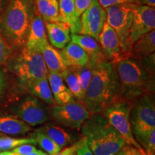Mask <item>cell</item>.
Here are the masks:
<instances>
[{"label": "cell", "mask_w": 155, "mask_h": 155, "mask_svg": "<svg viewBox=\"0 0 155 155\" xmlns=\"http://www.w3.org/2000/svg\"><path fill=\"white\" fill-rule=\"evenodd\" d=\"M134 138L147 155H155V129L136 134Z\"/></svg>", "instance_id": "4316f807"}, {"label": "cell", "mask_w": 155, "mask_h": 155, "mask_svg": "<svg viewBox=\"0 0 155 155\" xmlns=\"http://www.w3.org/2000/svg\"><path fill=\"white\" fill-rule=\"evenodd\" d=\"M98 41L106 59L112 63L115 64L122 60L129 58L124 51L117 34L106 22L98 36Z\"/></svg>", "instance_id": "7c38bea8"}, {"label": "cell", "mask_w": 155, "mask_h": 155, "mask_svg": "<svg viewBox=\"0 0 155 155\" xmlns=\"http://www.w3.org/2000/svg\"><path fill=\"white\" fill-rule=\"evenodd\" d=\"M43 152L41 150H35L34 151V152H30L28 153V154H25V155H43Z\"/></svg>", "instance_id": "f35d334b"}, {"label": "cell", "mask_w": 155, "mask_h": 155, "mask_svg": "<svg viewBox=\"0 0 155 155\" xmlns=\"http://www.w3.org/2000/svg\"><path fill=\"white\" fill-rule=\"evenodd\" d=\"M71 155H76V154H75V152H74V153H73V154Z\"/></svg>", "instance_id": "7bdbcfd3"}, {"label": "cell", "mask_w": 155, "mask_h": 155, "mask_svg": "<svg viewBox=\"0 0 155 155\" xmlns=\"http://www.w3.org/2000/svg\"><path fill=\"white\" fill-rule=\"evenodd\" d=\"M30 130V126L20 119L0 114V133L18 135L25 134Z\"/></svg>", "instance_id": "7402d4cb"}, {"label": "cell", "mask_w": 155, "mask_h": 155, "mask_svg": "<svg viewBox=\"0 0 155 155\" xmlns=\"http://www.w3.org/2000/svg\"><path fill=\"white\" fill-rule=\"evenodd\" d=\"M155 50V30H153L148 33L140 37L132 45L131 57L137 60L144 59L151 54L154 53Z\"/></svg>", "instance_id": "44dd1931"}, {"label": "cell", "mask_w": 155, "mask_h": 155, "mask_svg": "<svg viewBox=\"0 0 155 155\" xmlns=\"http://www.w3.org/2000/svg\"><path fill=\"white\" fill-rule=\"evenodd\" d=\"M155 28L154 7L137 5L134 11L133 19L129 32V42L132 45L144 35Z\"/></svg>", "instance_id": "8fae6325"}, {"label": "cell", "mask_w": 155, "mask_h": 155, "mask_svg": "<svg viewBox=\"0 0 155 155\" xmlns=\"http://www.w3.org/2000/svg\"><path fill=\"white\" fill-rule=\"evenodd\" d=\"M7 0H0V12L2 10L4 6H5Z\"/></svg>", "instance_id": "60d3db41"}, {"label": "cell", "mask_w": 155, "mask_h": 155, "mask_svg": "<svg viewBox=\"0 0 155 155\" xmlns=\"http://www.w3.org/2000/svg\"><path fill=\"white\" fill-rule=\"evenodd\" d=\"M92 0H74L75 10L78 17H80L83 12L89 7Z\"/></svg>", "instance_id": "836d02e7"}, {"label": "cell", "mask_w": 155, "mask_h": 155, "mask_svg": "<svg viewBox=\"0 0 155 155\" xmlns=\"http://www.w3.org/2000/svg\"><path fill=\"white\" fill-rule=\"evenodd\" d=\"M41 54L48 72L62 75L68 68L61 52L49 43L42 50Z\"/></svg>", "instance_id": "d6986e66"}, {"label": "cell", "mask_w": 155, "mask_h": 155, "mask_svg": "<svg viewBox=\"0 0 155 155\" xmlns=\"http://www.w3.org/2000/svg\"><path fill=\"white\" fill-rule=\"evenodd\" d=\"M28 87L32 94L38 97L46 104H52V105L55 104V101L52 94L47 77L34 81L28 85Z\"/></svg>", "instance_id": "cb8c5ba5"}, {"label": "cell", "mask_w": 155, "mask_h": 155, "mask_svg": "<svg viewBox=\"0 0 155 155\" xmlns=\"http://www.w3.org/2000/svg\"><path fill=\"white\" fill-rule=\"evenodd\" d=\"M59 13L63 22L68 25L72 34L80 32V17H78L75 10L74 0H58Z\"/></svg>", "instance_id": "ffe728a7"}, {"label": "cell", "mask_w": 155, "mask_h": 155, "mask_svg": "<svg viewBox=\"0 0 155 155\" xmlns=\"http://www.w3.org/2000/svg\"><path fill=\"white\" fill-rule=\"evenodd\" d=\"M47 78L54 99L58 105L67 104L73 99V95L61 74L48 72Z\"/></svg>", "instance_id": "e0dca14e"}, {"label": "cell", "mask_w": 155, "mask_h": 155, "mask_svg": "<svg viewBox=\"0 0 155 155\" xmlns=\"http://www.w3.org/2000/svg\"><path fill=\"white\" fill-rule=\"evenodd\" d=\"M98 1L104 9H106L108 7H112V6L123 5V4H137V0H98Z\"/></svg>", "instance_id": "1f68e13d"}, {"label": "cell", "mask_w": 155, "mask_h": 155, "mask_svg": "<svg viewBox=\"0 0 155 155\" xmlns=\"http://www.w3.org/2000/svg\"><path fill=\"white\" fill-rule=\"evenodd\" d=\"M134 101L128 100L117 95L102 112L112 127L120 134L127 144L137 149L143 155H147L133 134L130 123V111Z\"/></svg>", "instance_id": "5b68a950"}, {"label": "cell", "mask_w": 155, "mask_h": 155, "mask_svg": "<svg viewBox=\"0 0 155 155\" xmlns=\"http://www.w3.org/2000/svg\"><path fill=\"white\" fill-rule=\"evenodd\" d=\"M35 150H37L36 147L32 145V144H24L17 147H15V148L13 149L12 152L17 153L19 155H25L30 152H34Z\"/></svg>", "instance_id": "e575fe53"}, {"label": "cell", "mask_w": 155, "mask_h": 155, "mask_svg": "<svg viewBox=\"0 0 155 155\" xmlns=\"http://www.w3.org/2000/svg\"><path fill=\"white\" fill-rule=\"evenodd\" d=\"M106 22V12L98 0L91 3L80 17L81 29L78 34L85 35L98 40L103 27Z\"/></svg>", "instance_id": "30bf717a"}, {"label": "cell", "mask_w": 155, "mask_h": 155, "mask_svg": "<svg viewBox=\"0 0 155 155\" xmlns=\"http://www.w3.org/2000/svg\"><path fill=\"white\" fill-rule=\"evenodd\" d=\"M46 33L52 46L63 49L71 42V30L64 22H46Z\"/></svg>", "instance_id": "9a60e30c"}, {"label": "cell", "mask_w": 155, "mask_h": 155, "mask_svg": "<svg viewBox=\"0 0 155 155\" xmlns=\"http://www.w3.org/2000/svg\"><path fill=\"white\" fill-rule=\"evenodd\" d=\"M134 136L155 129L154 101L151 94L143 95L134 101L130 111Z\"/></svg>", "instance_id": "ba28073f"}, {"label": "cell", "mask_w": 155, "mask_h": 155, "mask_svg": "<svg viewBox=\"0 0 155 155\" xmlns=\"http://www.w3.org/2000/svg\"><path fill=\"white\" fill-rule=\"evenodd\" d=\"M34 11L31 0H9L0 19V34L10 45H25Z\"/></svg>", "instance_id": "3957f363"}, {"label": "cell", "mask_w": 155, "mask_h": 155, "mask_svg": "<svg viewBox=\"0 0 155 155\" xmlns=\"http://www.w3.org/2000/svg\"><path fill=\"white\" fill-rule=\"evenodd\" d=\"M6 88V80L5 75L2 71L0 70V96L5 92Z\"/></svg>", "instance_id": "74e56055"}, {"label": "cell", "mask_w": 155, "mask_h": 155, "mask_svg": "<svg viewBox=\"0 0 155 155\" xmlns=\"http://www.w3.org/2000/svg\"><path fill=\"white\" fill-rule=\"evenodd\" d=\"M83 141V138H82L81 140H79L77 142H75V144H73V145H71V147H66L63 150L59 151L58 153H56L54 155H71L73 153H74L76 152V150L78 149V147L81 146V144H82Z\"/></svg>", "instance_id": "d590c367"}, {"label": "cell", "mask_w": 155, "mask_h": 155, "mask_svg": "<svg viewBox=\"0 0 155 155\" xmlns=\"http://www.w3.org/2000/svg\"><path fill=\"white\" fill-rule=\"evenodd\" d=\"M38 13L45 22H63L59 13L58 0H35Z\"/></svg>", "instance_id": "603a6c76"}, {"label": "cell", "mask_w": 155, "mask_h": 155, "mask_svg": "<svg viewBox=\"0 0 155 155\" xmlns=\"http://www.w3.org/2000/svg\"><path fill=\"white\" fill-rule=\"evenodd\" d=\"M15 112L19 119L32 127L42 124L48 119L47 111L41 103L32 97L21 103Z\"/></svg>", "instance_id": "4fadbf2b"}, {"label": "cell", "mask_w": 155, "mask_h": 155, "mask_svg": "<svg viewBox=\"0 0 155 155\" xmlns=\"http://www.w3.org/2000/svg\"><path fill=\"white\" fill-rule=\"evenodd\" d=\"M0 155H19L14 152H8V151H5V152H0Z\"/></svg>", "instance_id": "ab89813d"}, {"label": "cell", "mask_w": 155, "mask_h": 155, "mask_svg": "<svg viewBox=\"0 0 155 155\" xmlns=\"http://www.w3.org/2000/svg\"><path fill=\"white\" fill-rule=\"evenodd\" d=\"M33 138L35 139L36 142L39 144V146L50 155H54L61 150V147L58 146L47 135L39 130H37L34 133Z\"/></svg>", "instance_id": "83f0119b"}, {"label": "cell", "mask_w": 155, "mask_h": 155, "mask_svg": "<svg viewBox=\"0 0 155 155\" xmlns=\"http://www.w3.org/2000/svg\"><path fill=\"white\" fill-rule=\"evenodd\" d=\"M137 5L134 3H127L112 6L105 9L106 22L117 34L122 48L129 58L131 57V50L129 32L132 23L134 11Z\"/></svg>", "instance_id": "52a82bcc"}, {"label": "cell", "mask_w": 155, "mask_h": 155, "mask_svg": "<svg viewBox=\"0 0 155 155\" xmlns=\"http://www.w3.org/2000/svg\"><path fill=\"white\" fill-rule=\"evenodd\" d=\"M61 52L67 67H82L90 63L86 52L71 41Z\"/></svg>", "instance_id": "ac0fdd59"}, {"label": "cell", "mask_w": 155, "mask_h": 155, "mask_svg": "<svg viewBox=\"0 0 155 155\" xmlns=\"http://www.w3.org/2000/svg\"><path fill=\"white\" fill-rule=\"evenodd\" d=\"M43 155H50V154H48V153L44 152V153H43Z\"/></svg>", "instance_id": "b9f144b4"}, {"label": "cell", "mask_w": 155, "mask_h": 155, "mask_svg": "<svg viewBox=\"0 0 155 155\" xmlns=\"http://www.w3.org/2000/svg\"><path fill=\"white\" fill-rule=\"evenodd\" d=\"M24 144H37L33 137L31 138H12L9 137H0V150L14 149Z\"/></svg>", "instance_id": "f1b7e54d"}, {"label": "cell", "mask_w": 155, "mask_h": 155, "mask_svg": "<svg viewBox=\"0 0 155 155\" xmlns=\"http://www.w3.org/2000/svg\"><path fill=\"white\" fill-rule=\"evenodd\" d=\"M81 127L83 137L94 155H114L127 144L101 113L91 115Z\"/></svg>", "instance_id": "7a4b0ae2"}, {"label": "cell", "mask_w": 155, "mask_h": 155, "mask_svg": "<svg viewBox=\"0 0 155 155\" xmlns=\"http://www.w3.org/2000/svg\"><path fill=\"white\" fill-rule=\"evenodd\" d=\"M61 75L73 96H75L80 101H84L85 94H83L79 83L76 67H68Z\"/></svg>", "instance_id": "484cf974"}, {"label": "cell", "mask_w": 155, "mask_h": 155, "mask_svg": "<svg viewBox=\"0 0 155 155\" xmlns=\"http://www.w3.org/2000/svg\"><path fill=\"white\" fill-rule=\"evenodd\" d=\"M76 155H94L91 150L89 148L88 143L85 137H83V141L81 146L78 147V149L75 152Z\"/></svg>", "instance_id": "8d00e7d4"}, {"label": "cell", "mask_w": 155, "mask_h": 155, "mask_svg": "<svg viewBox=\"0 0 155 155\" xmlns=\"http://www.w3.org/2000/svg\"><path fill=\"white\" fill-rule=\"evenodd\" d=\"M119 88L114 64L106 59L98 61L93 68L84 99L90 115L102 113L119 94Z\"/></svg>", "instance_id": "6da1fadb"}, {"label": "cell", "mask_w": 155, "mask_h": 155, "mask_svg": "<svg viewBox=\"0 0 155 155\" xmlns=\"http://www.w3.org/2000/svg\"><path fill=\"white\" fill-rule=\"evenodd\" d=\"M50 113L58 124L72 129L81 128L91 116L85 104L73 98L63 105H53Z\"/></svg>", "instance_id": "9c48e42d"}, {"label": "cell", "mask_w": 155, "mask_h": 155, "mask_svg": "<svg viewBox=\"0 0 155 155\" xmlns=\"http://www.w3.org/2000/svg\"><path fill=\"white\" fill-rule=\"evenodd\" d=\"M48 43L43 19L38 12V13L34 12L29 28L25 48L31 51L41 53L42 50Z\"/></svg>", "instance_id": "5bb4252c"}, {"label": "cell", "mask_w": 155, "mask_h": 155, "mask_svg": "<svg viewBox=\"0 0 155 155\" xmlns=\"http://www.w3.org/2000/svg\"><path fill=\"white\" fill-rule=\"evenodd\" d=\"M12 55V48L4 37L0 34V65L9 61Z\"/></svg>", "instance_id": "4dcf8cb0"}, {"label": "cell", "mask_w": 155, "mask_h": 155, "mask_svg": "<svg viewBox=\"0 0 155 155\" xmlns=\"http://www.w3.org/2000/svg\"><path fill=\"white\" fill-rule=\"evenodd\" d=\"M55 142L61 148L66 147L72 142L71 136L60 127L53 124H47L38 129Z\"/></svg>", "instance_id": "d4e9b609"}, {"label": "cell", "mask_w": 155, "mask_h": 155, "mask_svg": "<svg viewBox=\"0 0 155 155\" xmlns=\"http://www.w3.org/2000/svg\"><path fill=\"white\" fill-rule=\"evenodd\" d=\"M114 155H143L135 147L126 144Z\"/></svg>", "instance_id": "d6a6232c"}, {"label": "cell", "mask_w": 155, "mask_h": 155, "mask_svg": "<svg viewBox=\"0 0 155 155\" xmlns=\"http://www.w3.org/2000/svg\"><path fill=\"white\" fill-rule=\"evenodd\" d=\"M94 67L91 64H87L82 67H76V72L78 78L79 83L81 88L82 89L83 94L86 96V93L88 88V86L90 83L92 76V72Z\"/></svg>", "instance_id": "f546056e"}, {"label": "cell", "mask_w": 155, "mask_h": 155, "mask_svg": "<svg viewBox=\"0 0 155 155\" xmlns=\"http://www.w3.org/2000/svg\"><path fill=\"white\" fill-rule=\"evenodd\" d=\"M9 69L19 78L20 82L27 86L47 77L48 73L41 53L31 51L25 47L12 61Z\"/></svg>", "instance_id": "8992f818"}, {"label": "cell", "mask_w": 155, "mask_h": 155, "mask_svg": "<svg viewBox=\"0 0 155 155\" xmlns=\"http://www.w3.org/2000/svg\"><path fill=\"white\" fill-rule=\"evenodd\" d=\"M119 79L118 95L130 101L145 94H151L153 84L152 75L145 68L130 58L114 64Z\"/></svg>", "instance_id": "277c9868"}, {"label": "cell", "mask_w": 155, "mask_h": 155, "mask_svg": "<svg viewBox=\"0 0 155 155\" xmlns=\"http://www.w3.org/2000/svg\"><path fill=\"white\" fill-rule=\"evenodd\" d=\"M71 41L79 45L88 55L89 64L94 67L96 63L101 59H106L101 48L97 42L96 40L88 35L81 34H72L71 35Z\"/></svg>", "instance_id": "2e32d148"}]
</instances>
